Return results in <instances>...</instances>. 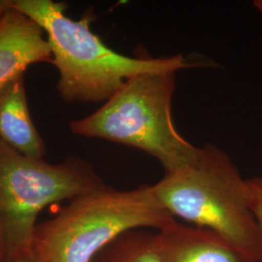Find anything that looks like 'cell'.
Listing matches in <instances>:
<instances>
[{"label":"cell","mask_w":262,"mask_h":262,"mask_svg":"<svg viewBox=\"0 0 262 262\" xmlns=\"http://www.w3.org/2000/svg\"><path fill=\"white\" fill-rule=\"evenodd\" d=\"M10 5L36 21L47 34L52 63L58 70L57 92L67 103L106 102L132 77L175 72L191 67L182 55L123 56L108 47L91 29L93 13L79 20L66 15L62 2L13 0Z\"/></svg>","instance_id":"obj_1"},{"label":"cell","mask_w":262,"mask_h":262,"mask_svg":"<svg viewBox=\"0 0 262 262\" xmlns=\"http://www.w3.org/2000/svg\"><path fill=\"white\" fill-rule=\"evenodd\" d=\"M170 215L208 229L253 262H260L262 237L253 215L247 180L227 152L213 144L192 163L151 186Z\"/></svg>","instance_id":"obj_2"},{"label":"cell","mask_w":262,"mask_h":262,"mask_svg":"<svg viewBox=\"0 0 262 262\" xmlns=\"http://www.w3.org/2000/svg\"><path fill=\"white\" fill-rule=\"evenodd\" d=\"M151 186L130 190L104 187L77 197L35 228L32 262H93L119 236L134 229L160 230L175 222Z\"/></svg>","instance_id":"obj_3"},{"label":"cell","mask_w":262,"mask_h":262,"mask_svg":"<svg viewBox=\"0 0 262 262\" xmlns=\"http://www.w3.org/2000/svg\"><path fill=\"white\" fill-rule=\"evenodd\" d=\"M175 89V72L134 76L99 109L69 122V129L143 150L158 159L165 173L183 168L198 158L200 148L186 140L174 123Z\"/></svg>","instance_id":"obj_4"},{"label":"cell","mask_w":262,"mask_h":262,"mask_svg":"<svg viewBox=\"0 0 262 262\" xmlns=\"http://www.w3.org/2000/svg\"><path fill=\"white\" fill-rule=\"evenodd\" d=\"M106 187L86 160L60 163L24 156L0 140V262L30 258L43 209Z\"/></svg>","instance_id":"obj_5"},{"label":"cell","mask_w":262,"mask_h":262,"mask_svg":"<svg viewBox=\"0 0 262 262\" xmlns=\"http://www.w3.org/2000/svg\"><path fill=\"white\" fill-rule=\"evenodd\" d=\"M44 30L26 14L7 7L0 15V90L32 64L52 62Z\"/></svg>","instance_id":"obj_6"},{"label":"cell","mask_w":262,"mask_h":262,"mask_svg":"<svg viewBox=\"0 0 262 262\" xmlns=\"http://www.w3.org/2000/svg\"><path fill=\"white\" fill-rule=\"evenodd\" d=\"M157 238L163 262H253L214 232L176 221Z\"/></svg>","instance_id":"obj_7"},{"label":"cell","mask_w":262,"mask_h":262,"mask_svg":"<svg viewBox=\"0 0 262 262\" xmlns=\"http://www.w3.org/2000/svg\"><path fill=\"white\" fill-rule=\"evenodd\" d=\"M0 140L29 158L44 159L47 152L28 109L25 75L0 90Z\"/></svg>","instance_id":"obj_8"},{"label":"cell","mask_w":262,"mask_h":262,"mask_svg":"<svg viewBox=\"0 0 262 262\" xmlns=\"http://www.w3.org/2000/svg\"><path fill=\"white\" fill-rule=\"evenodd\" d=\"M93 262H163L157 233L134 229L119 236L94 256Z\"/></svg>","instance_id":"obj_9"},{"label":"cell","mask_w":262,"mask_h":262,"mask_svg":"<svg viewBox=\"0 0 262 262\" xmlns=\"http://www.w3.org/2000/svg\"><path fill=\"white\" fill-rule=\"evenodd\" d=\"M247 184L249 188L251 208L259 226L262 237V177L248 179ZM260 262H262V256Z\"/></svg>","instance_id":"obj_10"},{"label":"cell","mask_w":262,"mask_h":262,"mask_svg":"<svg viewBox=\"0 0 262 262\" xmlns=\"http://www.w3.org/2000/svg\"><path fill=\"white\" fill-rule=\"evenodd\" d=\"M7 2L8 1H0V15L3 13V11L6 9L7 7Z\"/></svg>","instance_id":"obj_11"},{"label":"cell","mask_w":262,"mask_h":262,"mask_svg":"<svg viewBox=\"0 0 262 262\" xmlns=\"http://www.w3.org/2000/svg\"><path fill=\"white\" fill-rule=\"evenodd\" d=\"M16 262H32L30 260V258H26V259H21V260H18Z\"/></svg>","instance_id":"obj_12"}]
</instances>
